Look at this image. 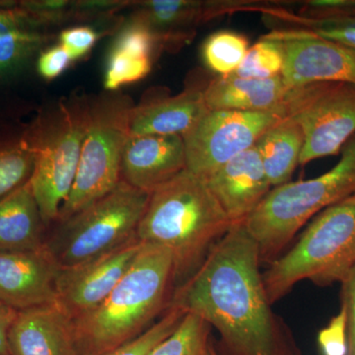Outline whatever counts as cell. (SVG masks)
Segmentation results:
<instances>
[{
    "instance_id": "30",
    "label": "cell",
    "mask_w": 355,
    "mask_h": 355,
    "mask_svg": "<svg viewBox=\"0 0 355 355\" xmlns=\"http://www.w3.org/2000/svg\"><path fill=\"white\" fill-rule=\"evenodd\" d=\"M318 345L323 355L347 354V317L345 306L318 333Z\"/></svg>"
},
{
    "instance_id": "12",
    "label": "cell",
    "mask_w": 355,
    "mask_h": 355,
    "mask_svg": "<svg viewBox=\"0 0 355 355\" xmlns=\"http://www.w3.org/2000/svg\"><path fill=\"white\" fill-rule=\"evenodd\" d=\"M282 41L286 62L282 78L288 87L331 81L355 84V49L317 36L308 30L275 31Z\"/></svg>"
},
{
    "instance_id": "31",
    "label": "cell",
    "mask_w": 355,
    "mask_h": 355,
    "mask_svg": "<svg viewBox=\"0 0 355 355\" xmlns=\"http://www.w3.org/2000/svg\"><path fill=\"white\" fill-rule=\"evenodd\" d=\"M101 34L89 26L65 29L60 33V44L69 53L72 62L81 60L92 51Z\"/></svg>"
},
{
    "instance_id": "21",
    "label": "cell",
    "mask_w": 355,
    "mask_h": 355,
    "mask_svg": "<svg viewBox=\"0 0 355 355\" xmlns=\"http://www.w3.org/2000/svg\"><path fill=\"white\" fill-rule=\"evenodd\" d=\"M157 44L146 28L132 19L121 28L110 50L104 87L116 92L128 84L139 83L150 73Z\"/></svg>"
},
{
    "instance_id": "4",
    "label": "cell",
    "mask_w": 355,
    "mask_h": 355,
    "mask_svg": "<svg viewBox=\"0 0 355 355\" xmlns=\"http://www.w3.org/2000/svg\"><path fill=\"white\" fill-rule=\"evenodd\" d=\"M355 266V193L313 218L297 242L263 272L270 303L303 280L319 286L342 284Z\"/></svg>"
},
{
    "instance_id": "22",
    "label": "cell",
    "mask_w": 355,
    "mask_h": 355,
    "mask_svg": "<svg viewBox=\"0 0 355 355\" xmlns=\"http://www.w3.org/2000/svg\"><path fill=\"white\" fill-rule=\"evenodd\" d=\"M44 226L30 180L0 200V252L30 251L44 246Z\"/></svg>"
},
{
    "instance_id": "36",
    "label": "cell",
    "mask_w": 355,
    "mask_h": 355,
    "mask_svg": "<svg viewBox=\"0 0 355 355\" xmlns=\"http://www.w3.org/2000/svg\"><path fill=\"white\" fill-rule=\"evenodd\" d=\"M17 314L18 311L0 301V355H10L8 347L9 331Z\"/></svg>"
},
{
    "instance_id": "13",
    "label": "cell",
    "mask_w": 355,
    "mask_h": 355,
    "mask_svg": "<svg viewBox=\"0 0 355 355\" xmlns=\"http://www.w3.org/2000/svg\"><path fill=\"white\" fill-rule=\"evenodd\" d=\"M254 6L247 1L146 0L135 2L132 20L148 30L159 51H176L193 41L202 23Z\"/></svg>"
},
{
    "instance_id": "26",
    "label": "cell",
    "mask_w": 355,
    "mask_h": 355,
    "mask_svg": "<svg viewBox=\"0 0 355 355\" xmlns=\"http://www.w3.org/2000/svg\"><path fill=\"white\" fill-rule=\"evenodd\" d=\"M211 329L202 318L186 313L176 330L147 355H202L211 340Z\"/></svg>"
},
{
    "instance_id": "15",
    "label": "cell",
    "mask_w": 355,
    "mask_h": 355,
    "mask_svg": "<svg viewBox=\"0 0 355 355\" xmlns=\"http://www.w3.org/2000/svg\"><path fill=\"white\" fill-rule=\"evenodd\" d=\"M186 169L182 135L128 137L121 158V180L130 186L150 193Z\"/></svg>"
},
{
    "instance_id": "37",
    "label": "cell",
    "mask_w": 355,
    "mask_h": 355,
    "mask_svg": "<svg viewBox=\"0 0 355 355\" xmlns=\"http://www.w3.org/2000/svg\"><path fill=\"white\" fill-rule=\"evenodd\" d=\"M202 355H218L216 345L212 342V340H209V345H207V349H205Z\"/></svg>"
},
{
    "instance_id": "7",
    "label": "cell",
    "mask_w": 355,
    "mask_h": 355,
    "mask_svg": "<svg viewBox=\"0 0 355 355\" xmlns=\"http://www.w3.org/2000/svg\"><path fill=\"white\" fill-rule=\"evenodd\" d=\"M132 107L130 98L114 93L89 102L87 128L76 180L58 221L67 220L121 181V158L130 137Z\"/></svg>"
},
{
    "instance_id": "35",
    "label": "cell",
    "mask_w": 355,
    "mask_h": 355,
    "mask_svg": "<svg viewBox=\"0 0 355 355\" xmlns=\"http://www.w3.org/2000/svg\"><path fill=\"white\" fill-rule=\"evenodd\" d=\"M310 31L321 38L331 40L355 49V24L322 26Z\"/></svg>"
},
{
    "instance_id": "27",
    "label": "cell",
    "mask_w": 355,
    "mask_h": 355,
    "mask_svg": "<svg viewBox=\"0 0 355 355\" xmlns=\"http://www.w3.org/2000/svg\"><path fill=\"white\" fill-rule=\"evenodd\" d=\"M286 62L282 41L266 35L249 48L234 76L244 78L268 79L282 76Z\"/></svg>"
},
{
    "instance_id": "11",
    "label": "cell",
    "mask_w": 355,
    "mask_h": 355,
    "mask_svg": "<svg viewBox=\"0 0 355 355\" xmlns=\"http://www.w3.org/2000/svg\"><path fill=\"white\" fill-rule=\"evenodd\" d=\"M142 245L135 235L121 246L96 258L60 268L55 284L58 304L72 320L95 309L130 270Z\"/></svg>"
},
{
    "instance_id": "14",
    "label": "cell",
    "mask_w": 355,
    "mask_h": 355,
    "mask_svg": "<svg viewBox=\"0 0 355 355\" xmlns=\"http://www.w3.org/2000/svg\"><path fill=\"white\" fill-rule=\"evenodd\" d=\"M58 266L48 245L0 252V301L18 311L58 303Z\"/></svg>"
},
{
    "instance_id": "18",
    "label": "cell",
    "mask_w": 355,
    "mask_h": 355,
    "mask_svg": "<svg viewBox=\"0 0 355 355\" xmlns=\"http://www.w3.org/2000/svg\"><path fill=\"white\" fill-rule=\"evenodd\" d=\"M203 89L191 86L179 94L146 100L139 106L132 107L130 137L150 135L183 137L209 110L205 105Z\"/></svg>"
},
{
    "instance_id": "25",
    "label": "cell",
    "mask_w": 355,
    "mask_h": 355,
    "mask_svg": "<svg viewBox=\"0 0 355 355\" xmlns=\"http://www.w3.org/2000/svg\"><path fill=\"white\" fill-rule=\"evenodd\" d=\"M249 51V41L244 35L219 31L210 35L203 43L205 64L219 76H227L239 69Z\"/></svg>"
},
{
    "instance_id": "10",
    "label": "cell",
    "mask_w": 355,
    "mask_h": 355,
    "mask_svg": "<svg viewBox=\"0 0 355 355\" xmlns=\"http://www.w3.org/2000/svg\"><path fill=\"white\" fill-rule=\"evenodd\" d=\"M286 116V103L266 111L207 110L183 135L187 170L205 179Z\"/></svg>"
},
{
    "instance_id": "9",
    "label": "cell",
    "mask_w": 355,
    "mask_h": 355,
    "mask_svg": "<svg viewBox=\"0 0 355 355\" xmlns=\"http://www.w3.org/2000/svg\"><path fill=\"white\" fill-rule=\"evenodd\" d=\"M284 103L304 132L300 165L336 155L355 135V84H306L291 88Z\"/></svg>"
},
{
    "instance_id": "17",
    "label": "cell",
    "mask_w": 355,
    "mask_h": 355,
    "mask_svg": "<svg viewBox=\"0 0 355 355\" xmlns=\"http://www.w3.org/2000/svg\"><path fill=\"white\" fill-rule=\"evenodd\" d=\"M8 347L10 355H78L73 320L58 303L20 311Z\"/></svg>"
},
{
    "instance_id": "5",
    "label": "cell",
    "mask_w": 355,
    "mask_h": 355,
    "mask_svg": "<svg viewBox=\"0 0 355 355\" xmlns=\"http://www.w3.org/2000/svg\"><path fill=\"white\" fill-rule=\"evenodd\" d=\"M335 167L306 181L275 187L244 224L259 248L261 263L279 258L311 218L355 193V135Z\"/></svg>"
},
{
    "instance_id": "3",
    "label": "cell",
    "mask_w": 355,
    "mask_h": 355,
    "mask_svg": "<svg viewBox=\"0 0 355 355\" xmlns=\"http://www.w3.org/2000/svg\"><path fill=\"white\" fill-rule=\"evenodd\" d=\"M174 275L171 252L160 245L144 243L108 297L73 320L78 355H101L148 330L169 307Z\"/></svg>"
},
{
    "instance_id": "34",
    "label": "cell",
    "mask_w": 355,
    "mask_h": 355,
    "mask_svg": "<svg viewBox=\"0 0 355 355\" xmlns=\"http://www.w3.org/2000/svg\"><path fill=\"white\" fill-rule=\"evenodd\" d=\"M340 304L347 317V354L355 355V266L342 282Z\"/></svg>"
},
{
    "instance_id": "20",
    "label": "cell",
    "mask_w": 355,
    "mask_h": 355,
    "mask_svg": "<svg viewBox=\"0 0 355 355\" xmlns=\"http://www.w3.org/2000/svg\"><path fill=\"white\" fill-rule=\"evenodd\" d=\"M53 35L14 2H0V79L20 71Z\"/></svg>"
},
{
    "instance_id": "32",
    "label": "cell",
    "mask_w": 355,
    "mask_h": 355,
    "mask_svg": "<svg viewBox=\"0 0 355 355\" xmlns=\"http://www.w3.org/2000/svg\"><path fill=\"white\" fill-rule=\"evenodd\" d=\"M130 1L121 0H78L73 1V20L102 21L111 19L114 13L125 8Z\"/></svg>"
},
{
    "instance_id": "19",
    "label": "cell",
    "mask_w": 355,
    "mask_h": 355,
    "mask_svg": "<svg viewBox=\"0 0 355 355\" xmlns=\"http://www.w3.org/2000/svg\"><path fill=\"white\" fill-rule=\"evenodd\" d=\"M291 89L282 76L254 79L230 74L212 79L203 96L209 110L266 111L284 104Z\"/></svg>"
},
{
    "instance_id": "23",
    "label": "cell",
    "mask_w": 355,
    "mask_h": 355,
    "mask_svg": "<svg viewBox=\"0 0 355 355\" xmlns=\"http://www.w3.org/2000/svg\"><path fill=\"white\" fill-rule=\"evenodd\" d=\"M304 146V132L288 114L258 139L254 146L272 187L288 183L299 164Z\"/></svg>"
},
{
    "instance_id": "38",
    "label": "cell",
    "mask_w": 355,
    "mask_h": 355,
    "mask_svg": "<svg viewBox=\"0 0 355 355\" xmlns=\"http://www.w3.org/2000/svg\"><path fill=\"white\" fill-rule=\"evenodd\" d=\"M354 24H355V23H354Z\"/></svg>"
},
{
    "instance_id": "16",
    "label": "cell",
    "mask_w": 355,
    "mask_h": 355,
    "mask_svg": "<svg viewBox=\"0 0 355 355\" xmlns=\"http://www.w3.org/2000/svg\"><path fill=\"white\" fill-rule=\"evenodd\" d=\"M205 180L233 224L245 222L272 190L256 146L231 159Z\"/></svg>"
},
{
    "instance_id": "28",
    "label": "cell",
    "mask_w": 355,
    "mask_h": 355,
    "mask_svg": "<svg viewBox=\"0 0 355 355\" xmlns=\"http://www.w3.org/2000/svg\"><path fill=\"white\" fill-rule=\"evenodd\" d=\"M186 313L175 307H168L163 316L144 334L116 349L101 355H147L161 340L171 335L181 323Z\"/></svg>"
},
{
    "instance_id": "33",
    "label": "cell",
    "mask_w": 355,
    "mask_h": 355,
    "mask_svg": "<svg viewBox=\"0 0 355 355\" xmlns=\"http://www.w3.org/2000/svg\"><path fill=\"white\" fill-rule=\"evenodd\" d=\"M71 62L67 51L60 44H55L39 53L37 71L44 80H55L69 69Z\"/></svg>"
},
{
    "instance_id": "1",
    "label": "cell",
    "mask_w": 355,
    "mask_h": 355,
    "mask_svg": "<svg viewBox=\"0 0 355 355\" xmlns=\"http://www.w3.org/2000/svg\"><path fill=\"white\" fill-rule=\"evenodd\" d=\"M261 263L244 222L233 224L197 272L173 291L169 307L198 315L216 329L218 355H302L273 312Z\"/></svg>"
},
{
    "instance_id": "8",
    "label": "cell",
    "mask_w": 355,
    "mask_h": 355,
    "mask_svg": "<svg viewBox=\"0 0 355 355\" xmlns=\"http://www.w3.org/2000/svg\"><path fill=\"white\" fill-rule=\"evenodd\" d=\"M150 193L121 181L113 191L64 222L50 246L60 268L84 263L137 234Z\"/></svg>"
},
{
    "instance_id": "24",
    "label": "cell",
    "mask_w": 355,
    "mask_h": 355,
    "mask_svg": "<svg viewBox=\"0 0 355 355\" xmlns=\"http://www.w3.org/2000/svg\"><path fill=\"white\" fill-rule=\"evenodd\" d=\"M36 155L24 132L0 135V200L31 179Z\"/></svg>"
},
{
    "instance_id": "2",
    "label": "cell",
    "mask_w": 355,
    "mask_h": 355,
    "mask_svg": "<svg viewBox=\"0 0 355 355\" xmlns=\"http://www.w3.org/2000/svg\"><path fill=\"white\" fill-rule=\"evenodd\" d=\"M232 225L205 180L186 169L151 191L135 235L171 252L175 291Z\"/></svg>"
},
{
    "instance_id": "29",
    "label": "cell",
    "mask_w": 355,
    "mask_h": 355,
    "mask_svg": "<svg viewBox=\"0 0 355 355\" xmlns=\"http://www.w3.org/2000/svg\"><path fill=\"white\" fill-rule=\"evenodd\" d=\"M16 3L46 28L73 20V1L70 0H24Z\"/></svg>"
},
{
    "instance_id": "6",
    "label": "cell",
    "mask_w": 355,
    "mask_h": 355,
    "mask_svg": "<svg viewBox=\"0 0 355 355\" xmlns=\"http://www.w3.org/2000/svg\"><path fill=\"white\" fill-rule=\"evenodd\" d=\"M87 100H64L24 130L36 162L30 184L44 225L58 220L76 180L87 128Z\"/></svg>"
}]
</instances>
